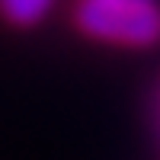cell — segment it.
Masks as SVG:
<instances>
[{
  "mask_svg": "<svg viewBox=\"0 0 160 160\" xmlns=\"http://www.w3.org/2000/svg\"><path fill=\"white\" fill-rule=\"evenodd\" d=\"M74 22L99 42L148 48L160 42V7L148 0H80Z\"/></svg>",
  "mask_w": 160,
  "mask_h": 160,
  "instance_id": "1",
  "label": "cell"
},
{
  "mask_svg": "<svg viewBox=\"0 0 160 160\" xmlns=\"http://www.w3.org/2000/svg\"><path fill=\"white\" fill-rule=\"evenodd\" d=\"M55 0H0V16L13 26H35L45 19Z\"/></svg>",
  "mask_w": 160,
  "mask_h": 160,
  "instance_id": "2",
  "label": "cell"
},
{
  "mask_svg": "<svg viewBox=\"0 0 160 160\" xmlns=\"http://www.w3.org/2000/svg\"><path fill=\"white\" fill-rule=\"evenodd\" d=\"M148 3H157V0H148Z\"/></svg>",
  "mask_w": 160,
  "mask_h": 160,
  "instance_id": "3",
  "label": "cell"
}]
</instances>
